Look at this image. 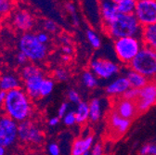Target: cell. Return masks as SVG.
Wrapping results in <instances>:
<instances>
[{
	"mask_svg": "<svg viewBox=\"0 0 156 155\" xmlns=\"http://www.w3.org/2000/svg\"><path fill=\"white\" fill-rule=\"evenodd\" d=\"M3 109L6 115L17 123L24 122L28 120L33 112L31 98L22 87L9 91Z\"/></svg>",
	"mask_w": 156,
	"mask_h": 155,
	"instance_id": "cell-1",
	"label": "cell"
},
{
	"mask_svg": "<svg viewBox=\"0 0 156 155\" xmlns=\"http://www.w3.org/2000/svg\"><path fill=\"white\" fill-rule=\"evenodd\" d=\"M104 32L112 39L124 37H139L141 35L142 26L134 14L119 13L109 24L103 25Z\"/></svg>",
	"mask_w": 156,
	"mask_h": 155,
	"instance_id": "cell-2",
	"label": "cell"
},
{
	"mask_svg": "<svg viewBox=\"0 0 156 155\" xmlns=\"http://www.w3.org/2000/svg\"><path fill=\"white\" fill-rule=\"evenodd\" d=\"M18 47L20 52L23 53L28 61L38 62L46 59L48 55V46L41 44L37 40L36 33H25L20 37Z\"/></svg>",
	"mask_w": 156,
	"mask_h": 155,
	"instance_id": "cell-3",
	"label": "cell"
},
{
	"mask_svg": "<svg viewBox=\"0 0 156 155\" xmlns=\"http://www.w3.org/2000/svg\"><path fill=\"white\" fill-rule=\"evenodd\" d=\"M129 65L131 70L142 74L147 79L154 80L156 77V51L143 46Z\"/></svg>",
	"mask_w": 156,
	"mask_h": 155,
	"instance_id": "cell-4",
	"label": "cell"
},
{
	"mask_svg": "<svg viewBox=\"0 0 156 155\" xmlns=\"http://www.w3.org/2000/svg\"><path fill=\"white\" fill-rule=\"evenodd\" d=\"M143 47L139 37H124L113 42L114 52L119 61L125 64H130Z\"/></svg>",
	"mask_w": 156,
	"mask_h": 155,
	"instance_id": "cell-5",
	"label": "cell"
},
{
	"mask_svg": "<svg viewBox=\"0 0 156 155\" xmlns=\"http://www.w3.org/2000/svg\"><path fill=\"white\" fill-rule=\"evenodd\" d=\"M142 27L156 23V0H138L134 12Z\"/></svg>",
	"mask_w": 156,
	"mask_h": 155,
	"instance_id": "cell-6",
	"label": "cell"
},
{
	"mask_svg": "<svg viewBox=\"0 0 156 155\" xmlns=\"http://www.w3.org/2000/svg\"><path fill=\"white\" fill-rule=\"evenodd\" d=\"M19 124L9 116H0V146L9 148L12 146L18 139Z\"/></svg>",
	"mask_w": 156,
	"mask_h": 155,
	"instance_id": "cell-7",
	"label": "cell"
},
{
	"mask_svg": "<svg viewBox=\"0 0 156 155\" xmlns=\"http://www.w3.org/2000/svg\"><path fill=\"white\" fill-rule=\"evenodd\" d=\"M139 114L147 111L156 105V80H151L139 90V96L135 100Z\"/></svg>",
	"mask_w": 156,
	"mask_h": 155,
	"instance_id": "cell-8",
	"label": "cell"
},
{
	"mask_svg": "<svg viewBox=\"0 0 156 155\" xmlns=\"http://www.w3.org/2000/svg\"><path fill=\"white\" fill-rule=\"evenodd\" d=\"M18 139L25 143L40 144L44 139V135L41 129L33 122L26 120L19 123Z\"/></svg>",
	"mask_w": 156,
	"mask_h": 155,
	"instance_id": "cell-9",
	"label": "cell"
},
{
	"mask_svg": "<svg viewBox=\"0 0 156 155\" xmlns=\"http://www.w3.org/2000/svg\"><path fill=\"white\" fill-rule=\"evenodd\" d=\"M11 23L15 29L23 33H29L35 24L33 14L25 9H18L11 13Z\"/></svg>",
	"mask_w": 156,
	"mask_h": 155,
	"instance_id": "cell-10",
	"label": "cell"
},
{
	"mask_svg": "<svg viewBox=\"0 0 156 155\" xmlns=\"http://www.w3.org/2000/svg\"><path fill=\"white\" fill-rule=\"evenodd\" d=\"M92 72L100 78L108 79L119 72V66L113 62L105 59H96L91 62Z\"/></svg>",
	"mask_w": 156,
	"mask_h": 155,
	"instance_id": "cell-11",
	"label": "cell"
},
{
	"mask_svg": "<svg viewBox=\"0 0 156 155\" xmlns=\"http://www.w3.org/2000/svg\"><path fill=\"white\" fill-rule=\"evenodd\" d=\"M108 126L116 138H120L129 128L131 121L123 118L114 110L112 109L108 115Z\"/></svg>",
	"mask_w": 156,
	"mask_h": 155,
	"instance_id": "cell-12",
	"label": "cell"
},
{
	"mask_svg": "<svg viewBox=\"0 0 156 155\" xmlns=\"http://www.w3.org/2000/svg\"><path fill=\"white\" fill-rule=\"evenodd\" d=\"M112 110H114L123 118L130 121L133 118H135L136 115H139L136 102L134 100H128L123 99L121 97L115 100L112 106Z\"/></svg>",
	"mask_w": 156,
	"mask_h": 155,
	"instance_id": "cell-13",
	"label": "cell"
},
{
	"mask_svg": "<svg viewBox=\"0 0 156 155\" xmlns=\"http://www.w3.org/2000/svg\"><path fill=\"white\" fill-rule=\"evenodd\" d=\"M99 10L103 25L112 23L119 14L117 4L113 0H99Z\"/></svg>",
	"mask_w": 156,
	"mask_h": 155,
	"instance_id": "cell-14",
	"label": "cell"
},
{
	"mask_svg": "<svg viewBox=\"0 0 156 155\" xmlns=\"http://www.w3.org/2000/svg\"><path fill=\"white\" fill-rule=\"evenodd\" d=\"M44 78L43 72H40L23 81V89L31 99L36 100L40 98V88Z\"/></svg>",
	"mask_w": 156,
	"mask_h": 155,
	"instance_id": "cell-15",
	"label": "cell"
},
{
	"mask_svg": "<svg viewBox=\"0 0 156 155\" xmlns=\"http://www.w3.org/2000/svg\"><path fill=\"white\" fill-rule=\"evenodd\" d=\"M94 137L92 135H87L85 138L76 139L71 148V155H84L89 152V150L93 147Z\"/></svg>",
	"mask_w": 156,
	"mask_h": 155,
	"instance_id": "cell-16",
	"label": "cell"
},
{
	"mask_svg": "<svg viewBox=\"0 0 156 155\" xmlns=\"http://www.w3.org/2000/svg\"><path fill=\"white\" fill-rule=\"evenodd\" d=\"M130 88L129 82L126 77H119L106 87V93L112 97H121Z\"/></svg>",
	"mask_w": 156,
	"mask_h": 155,
	"instance_id": "cell-17",
	"label": "cell"
},
{
	"mask_svg": "<svg viewBox=\"0 0 156 155\" xmlns=\"http://www.w3.org/2000/svg\"><path fill=\"white\" fill-rule=\"evenodd\" d=\"M140 36L143 46L156 51V23L142 27Z\"/></svg>",
	"mask_w": 156,
	"mask_h": 155,
	"instance_id": "cell-18",
	"label": "cell"
},
{
	"mask_svg": "<svg viewBox=\"0 0 156 155\" xmlns=\"http://www.w3.org/2000/svg\"><path fill=\"white\" fill-rule=\"evenodd\" d=\"M20 87H21V81L16 75L8 73L0 77V90L9 92Z\"/></svg>",
	"mask_w": 156,
	"mask_h": 155,
	"instance_id": "cell-19",
	"label": "cell"
},
{
	"mask_svg": "<svg viewBox=\"0 0 156 155\" xmlns=\"http://www.w3.org/2000/svg\"><path fill=\"white\" fill-rule=\"evenodd\" d=\"M126 78H127V80L129 82L130 87L131 88H135V89H140V88H142L149 82V80L146 78L145 76H143L142 74L136 72H135L133 70H130L127 72Z\"/></svg>",
	"mask_w": 156,
	"mask_h": 155,
	"instance_id": "cell-20",
	"label": "cell"
},
{
	"mask_svg": "<svg viewBox=\"0 0 156 155\" xmlns=\"http://www.w3.org/2000/svg\"><path fill=\"white\" fill-rule=\"evenodd\" d=\"M76 123L77 124H84L89 119V106L87 102L81 101L77 104L76 111H74Z\"/></svg>",
	"mask_w": 156,
	"mask_h": 155,
	"instance_id": "cell-21",
	"label": "cell"
},
{
	"mask_svg": "<svg viewBox=\"0 0 156 155\" xmlns=\"http://www.w3.org/2000/svg\"><path fill=\"white\" fill-rule=\"evenodd\" d=\"M89 120L96 123L101 119V104L99 99H93L89 104Z\"/></svg>",
	"mask_w": 156,
	"mask_h": 155,
	"instance_id": "cell-22",
	"label": "cell"
},
{
	"mask_svg": "<svg viewBox=\"0 0 156 155\" xmlns=\"http://www.w3.org/2000/svg\"><path fill=\"white\" fill-rule=\"evenodd\" d=\"M138 0H119L117 2V9L121 14H134Z\"/></svg>",
	"mask_w": 156,
	"mask_h": 155,
	"instance_id": "cell-23",
	"label": "cell"
},
{
	"mask_svg": "<svg viewBox=\"0 0 156 155\" xmlns=\"http://www.w3.org/2000/svg\"><path fill=\"white\" fill-rule=\"evenodd\" d=\"M86 36H87V41L89 42L90 46L93 48L98 49V48H101V40L99 34H98L93 29H90V28L87 29V31H86Z\"/></svg>",
	"mask_w": 156,
	"mask_h": 155,
	"instance_id": "cell-24",
	"label": "cell"
},
{
	"mask_svg": "<svg viewBox=\"0 0 156 155\" xmlns=\"http://www.w3.org/2000/svg\"><path fill=\"white\" fill-rule=\"evenodd\" d=\"M42 72V71L40 70V68H38L36 65L34 64H26L25 66L23 67L22 71H21V75H22V78L23 80H26L30 77L36 75L38 73Z\"/></svg>",
	"mask_w": 156,
	"mask_h": 155,
	"instance_id": "cell-25",
	"label": "cell"
},
{
	"mask_svg": "<svg viewBox=\"0 0 156 155\" xmlns=\"http://www.w3.org/2000/svg\"><path fill=\"white\" fill-rule=\"evenodd\" d=\"M14 10V0H0V19L6 18Z\"/></svg>",
	"mask_w": 156,
	"mask_h": 155,
	"instance_id": "cell-26",
	"label": "cell"
},
{
	"mask_svg": "<svg viewBox=\"0 0 156 155\" xmlns=\"http://www.w3.org/2000/svg\"><path fill=\"white\" fill-rule=\"evenodd\" d=\"M53 89H54V81L51 78H48V77H45L40 88V97L46 98V97L49 96L52 93Z\"/></svg>",
	"mask_w": 156,
	"mask_h": 155,
	"instance_id": "cell-27",
	"label": "cell"
},
{
	"mask_svg": "<svg viewBox=\"0 0 156 155\" xmlns=\"http://www.w3.org/2000/svg\"><path fill=\"white\" fill-rule=\"evenodd\" d=\"M64 8L66 9V11L68 12V14H70V16H71L73 24L74 26L79 25L80 21H79V17H78L77 9H76V7H75L74 3H73V2H66L65 5H64Z\"/></svg>",
	"mask_w": 156,
	"mask_h": 155,
	"instance_id": "cell-28",
	"label": "cell"
},
{
	"mask_svg": "<svg viewBox=\"0 0 156 155\" xmlns=\"http://www.w3.org/2000/svg\"><path fill=\"white\" fill-rule=\"evenodd\" d=\"M82 81H83L84 85L88 88H94L98 85V81H97L95 74L90 71H87L83 73Z\"/></svg>",
	"mask_w": 156,
	"mask_h": 155,
	"instance_id": "cell-29",
	"label": "cell"
},
{
	"mask_svg": "<svg viewBox=\"0 0 156 155\" xmlns=\"http://www.w3.org/2000/svg\"><path fill=\"white\" fill-rule=\"evenodd\" d=\"M140 155H156V143H147L140 150Z\"/></svg>",
	"mask_w": 156,
	"mask_h": 155,
	"instance_id": "cell-30",
	"label": "cell"
},
{
	"mask_svg": "<svg viewBox=\"0 0 156 155\" xmlns=\"http://www.w3.org/2000/svg\"><path fill=\"white\" fill-rule=\"evenodd\" d=\"M54 77H55L56 80L60 81V82H63V81H66L68 79L69 74H68V72L65 69L58 68L54 72Z\"/></svg>",
	"mask_w": 156,
	"mask_h": 155,
	"instance_id": "cell-31",
	"label": "cell"
},
{
	"mask_svg": "<svg viewBox=\"0 0 156 155\" xmlns=\"http://www.w3.org/2000/svg\"><path fill=\"white\" fill-rule=\"evenodd\" d=\"M43 29H44V32L52 33L58 30V25L52 20H46L43 22Z\"/></svg>",
	"mask_w": 156,
	"mask_h": 155,
	"instance_id": "cell-32",
	"label": "cell"
},
{
	"mask_svg": "<svg viewBox=\"0 0 156 155\" xmlns=\"http://www.w3.org/2000/svg\"><path fill=\"white\" fill-rule=\"evenodd\" d=\"M139 90L140 89H135V88L130 87L126 92H125L121 96V98L128 100H134L135 101L136 100V98H138V96H139Z\"/></svg>",
	"mask_w": 156,
	"mask_h": 155,
	"instance_id": "cell-33",
	"label": "cell"
},
{
	"mask_svg": "<svg viewBox=\"0 0 156 155\" xmlns=\"http://www.w3.org/2000/svg\"><path fill=\"white\" fill-rule=\"evenodd\" d=\"M63 123L67 126H72L76 123V117L74 111H68L63 117H62Z\"/></svg>",
	"mask_w": 156,
	"mask_h": 155,
	"instance_id": "cell-34",
	"label": "cell"
},
{
	"mask_svg": "<svg viewBox=\"0 0 156 155\" xmlns=\"http://www.w3.org/2000/svg\"><path fill=\"white\" fill-rule=\"evenodd\" d=\"M68 99L69 100L72 102V103H74V104H79L81 102V98H80V95L77 91L73 90V89H71L68 91Z\"/></svg>",
	"mask_w": 156,
	"mask_h": 155,
	"instance_id": "cell-35",
	"label": "cell"
},
{
	"mask_svg": "<svg viewBox=\"0 0 156 155\" xmlns=\"http://www.w3.org/2000/svg\"><path fill=\"white\" fill-rule=\"evenodd\" d=\"M48 155H61V149L57 143L52 142L48 147Z\"/></svg>",
	"mask_w": 156,
	"mask_h": 155,
	"instance_id": "cell-36",
	"label": "cell"
},
{
	"mask_svg": "<svg viewBox=\"0 0 156 155\" xmlns=\"http://www.w3.org/2000/svg\"><path fill=\"white\" fill-rule=\"evenodd\" d=\"M36 38L37 40L40 42L41 44H44V45H47L49 41V35L48 33L46 32H39L36 33Z\"/></svg>",
	"mask_w": 156,
	"mask_h": 155,
	"instance_id": "cell-37",
	"label": "cell"
},
{
	"mask_svg": "<svg viewBox=\"0 0 156 155\" xmlns=\"http://www.w3.org/2000/svg\"><path fill=\"white\" fill-rule=\"evenodd\" d=\"M15 59H16V62H17L19 65H22L23 67L25 66V65L27 64V62H28L27 57H26L23 53L20 52V51L17 53Z\"/></svg>",
	"mask_w": 156,
	"mask_h": 155,
	"instance_id": "cell-38",
	"label": "cell"
},
{
	"mask_svg": "<svg viewBox=\"0 0 156 155\" xmlns=\"http://www.w3.org/2000/svg\"><path fill=\"white\" fill-rule=\"evenodd\" d=\"M68 110H69V104L67 102H62L61 104V106L58 107V116L60 118H62L63 116L68 112Z\"/></svg>",
	"mask_w": 156,
	"mask_h": 155,
	"instance_id": "cell-39",
	"label": "cell"
},
{
	"mask_svg": "<svg viewBox=\"0 0 156 155\" xmlns=\"http://www.w3.org/2000/svg\"><path fill=\"white\" fill-rule=\"evenodd\" d=\"M89 155H103V148L101 143H97L92 147Z\"/></svg>",
	"mask_w": 156,
	"mask_h": 155,
	"instance_id": "cell-40",
	"label": "cell"
},
{
	"mask_svg": "<svg viewBox=\"0 0 156 155\" xmlns=\"http://www.w3.org/2000/svg\"><path fill=\"white\" fill-rule=\"evenodd\" d=\"M58 123H60V117L58 116H54V117H51L48 121V125L49 126H57L58 125Z\"/></svg>",
	"mask_w": 156,
	"mask_h": 155,
	"instance_id": "cell-41",
	"label": "cell"
},
{
	"mask_svg": "<svg viewBox=\"0 0 156 155\" xmlns=\"http://www.w3.org/2000/svg\"><path fill=\"white\" fill-rule=\"evenodd\" d=\"M62 52L64 55H67V56H71L73 54V48L71 47V45H64L62 48Z\"/></svg>",
	"mask_w": 156,
	"mask_h": 155,
	"instance_id": "cell-42",
	"label": "cell"
},
{
	"mask_svg": "<svg viewBox=\"0 0 156 155\" xmlns=\"http://www.w3.org/2000/svg\"><path fill=\"white\" fill-rule=\"evenodd\" d=\"M6 96H7V92L3 91V90H0V106H3L5 100H6Z\"/></svg>",
	"mask_w": 156,
	"mask_h": 155,
	"instance_id": "cell-43",
	"label": "cell"
},
{
	"mask_svg": "<svg viewBox=\"0 0 156 155\" xmlns=\"http://www.w3.org/2000/svg\"><path fill=\"white\" fill-rule=\"evenodd\" d=\"M0 155H6V148L0 146Z\"/></svg>",
	"mask_w": 156,
	"mask_h": 155,
	"instance_id": "cell-44",
	"label": "cell"
},
{
	"mask_svg": "<svg viewBox=\"0 0 156 155\" xmlns=\"http://www.w3.org/2000/svg\"><path fill=\"white\" fill-rule=\"evenodd\" d=\"M62 61H63V62H69V61H70V56L63 55V57H62Z\"/></svg>",
	"mask_w": 156,
	"mask_h": 155,
	"instance_id": "cell-45",
	"label": "cell"
},
{
	"mask_svg": "<svg viewBox=\"0 0 156 155\" xmlns=\"http://www.w3.org/2000/svg\"><path fill=\"white\" fill-rule=\"evenodd\" d=\"M1 25H2V21H1V19H0V28H1Z\"/></svg>",
	"mask_w": 156,
	"mask_h": 155,
	"instance_id": "cell-46",
	"label": "cell"
},
{
	"mask_svg": "<svg viewBox=\"0 0 156 155\" xmlns=\"http://www.w3.org/2000/svg\"><path fill=\"white\" fill-rule=\"evenodd\" d=\"M84 155H89V152H87V153H85Z\"/></svg>",
	"mask_w": 156,
	"mask_h": 155,
	"instance_id": "cell-47",
	"label": "cell"
},
{
	"mask_svg": "<svg viewBox=\"0 0 156 155\" xmlns=\"http://www.w3.org/2000/svg\"><path fill=\"white\" fill-rule=\"evenodd\" d=\"M113 1H115V2L117 3V2H118V1H119V0H113Z\"/></svg>",
	"mask_w": 156,
	"mask_h": 155,
	"instance_id": "cell-48",
	"label": "cell"
}]
</instances>
